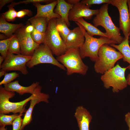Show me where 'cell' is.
Segmentation results:
<instances>
[{
	"label": "cell",
	"mask_w": 130,
	"mask_h": 130,
	"mask_svg": "<svg viewBox=\"0 0 130 130\" xmlns=\"http://www.w3.org/2000/svg\"><path fill=\"white\" fill-rule=\"evenodd\" d=\"M75 22L81 28L85 38L84 43L79 48V54L82 59L88 57L92 61L96 62L98 59V51L102 45L115 44L114 41L105 37L101 36L98 38L89 36L81 24L77 22Z\"/></svg>",
	"instance_id": "cell-1"
},
{
	"label": "cell",
	"mask_w": 130,
	"mask_h": 130,
	"mask_svg": "<svg viewBox=\"0 0 130 130\" xmlns=\"http://www.w3.org/2000/svg\"><path fill=\"white\" fill-rule=\"evenodd\" d=\"M109 4H104L99 9L98 13L93 19L92 22L96 27L99 26L105 30L108 38L116 44H119L124 40L120 33V29L113 23L108 13Z\"/></svg>",
	"instance_id": "cell-2"
},
{
	"label": "cell",
	"mask_w": 130,
	"mask_h": 130,
	"mask_svg": "<svg viewBox=\"0 0 130 130\" xmlns=\"http://www.w3.org/2000/svg\"><path fill=\"white\" fill-rule=\"evenodd\" d=\"M98 54L99 58L95 62L94 69L96 73L103 74L114 67L116 63L123 57L120 52L107 44L100 47Z\"/></svg>",
	"instance_id": "cell-3"
},
{
	"label": "cell",
	"mask_w": 130,
	"mask_h": 130,
	"mask_svg": "<svg viewBox=\"0 0 130 130\" xmlns=\"http://www.w3.org/2000/svg\"><path fill=\"white\" fill-rule=\"evenodd\" d=\"M56 59L66 68L68 75L74 73L84 75L88 70V67L80 56L79 48L68 49L64 54L57 57Z\"/></svg>",
	"instance_id": "cell-4"
},
{
	"label": "cell",
	"mask_w": 130,
	"mask_h": 130,
	"mask_svg": "<svg viewBox=\"0 0 130 130\" xmlns=\"http://www.w3.org/2000/svg\"><path fill=\"white\" fill-rule=\"evenodd\" d=\"M127 67H122L117 64L114 67L106 72L101 77L104 87L108 89L111 87L112 91L117 93L126 88L128 85L125 77Z\"/></svg>",
	"instance_id": "cell-5"
},
{
	"label": "cell",
	"mask_w": 130,
	"mask_h": 130,
	"mask_svg": "<svg viewBox=\"0 0 130 130\" xmlns=\"http://www.w3.org/2000/svg\"><path fill=\"white\" fill-rule=\"evenodd\" d=\"M37 88L33 94L26 99L18 102H13L9 99L13 97L15 92L6 90L2 85L0 86V113L5 114L10 112L14 114H22L25 112V106L27 103L32 99L35 95Z\"/></svg>",
	"instance_id": "cell-6"
},
{
	"label": "cell",
	"mask_w": 130,
	"mask_h": 130,
	"mask_svg": "<svg viewBox=\"0 0 130 130\" xmlns=\"http://www.w3.org/2000/svg\"><path fill=\"white\" fill-rule=\"evenodd\" d=\"M56 18H55L48 22L44 44L48 47L53 54L58 57L65 53L68 49L56 28Z\"/></svg>",
	"instance_id": "cell-7"
},
{
	"label": "cell",
	"mask_w": 130,
	"mask_h": 130,
	"mask_svg": "<svg viewBox=\"0 0 130 130\" xmlns=\"http://www.w3.org/2000/svg\"><path fill=\"white\" fill-rule=\"evenodd\" d=\"M53 54L46 45L41 44L35 51L31 59L27 63L26 66L31 68L39 64L47 63L52 64L62 69L65 70L64 66L54 58Z\"/></svg>",
	"instance_id": "cell-8"
},
{
	"label": "cell",
	"mask_w": 130,
	"mask_h": 130,
	"mask_svg": "<svg viewBox=\"0 0 130 130\" xmlns=\"http://www.w3.org/2000/svg\"><path fill=\"white\" fill-rule=\"evenodd\" d=\"M32 56L21 54L15 55L8 52L6 58L0 66V70L17 71L24 75H26L28 71L26 64L31 59Z\"/></svg>",
	"instance_id": "cell-9"
},
{
	"label": "cell",
	"mask_w": 130,
	"mask_h": 130,
	"mask_svg": "<svg viewBox=\"0 0 130 130\" xmlns=\"http://www.w3.org/2000/svg\"><path fill=\"white\" fill-rule=\"evenodd\" d=\"M110 4L116 7L118 10L119 28L126 38L129 36L130 32V16L127 0H112Z\"/></svg>",
	"instance_id": "cell-10"
},
{
	"label": "cell",
	"mask_w": 130,
	"mask_h": 130,
	"mask_svg": "<svg viewBox=\"0 0 130 130\" xmlns=\"http://www.w3.org/2000/svg\"><path fill=\"white\" fill-rule=\"evenodd\" d=\"M23 27L18 30L15 34L19 41L21 54L32 56L40 45L33 40L31 34L26 33L24 32Z\"/></svg>",
	"instance_id": "cell-11"
},
{
	"label": "cell",
	"mask_w": 130,
	"mask_h": 130,
	"mask_svg": "<svg viewBox=\"0 0 130 130\" xmlns=\"http://www.w3.org/2000/svg\"><path fill=\"white\" fill-rule=\"evenodd\" d=\"M41 87L39 85L37 88L36 94L30 101L29 107L26 112L22 122L20 130H23L25 127L30 123L32 120V114L33 109L35 105L41 102L49 103V95L47 94L41 92Z\"/></svg>",
	"instance_id": "cell-12"
},
{
	"label": "cell",
	"mask_w": 130,
	"mask_h": 130,
	"mask_svg": "<svg viewBox=\"0 0 130 130\" xmlns=\"http://www.w3.org/2000/svg\"><path fill=\"white\" fill-rule=\"evenodd\" d=\"M91 6L85 5L80 2L74 5L69 14V21H74L82 18L87 20L91 19L93 15H96L99 12V9H90V8Z\"/></svg>",
	"instance_id": "cell-13"
},
{
	"label": "cell",
	"mask_w": 130,
	"mask_h": 130,
	"mask_svg": "<svg viewBox=\"0 0 130 130\" xmlns=\"http://www.w3.org/2000/svg\"><path fill=\"white\" fill-rule=\"evenodd\" d=\"M71 30L65 43L68 50L79 48L84 43L85 38L83 32L79 26Z\"/></svg>",
	"instance_id": "cell-14"
},
{
	"label": "cell",
	"mask_w": 130,
	"mask_h": 130,
	"mask_svg": "<svg viewBox=\"0 0 130 130\" xmlns=\"http://www.w3.org/2000/svg\"><path fill=\"white\" fill-rule=\"evenodd\" d=\"M57 0L46 5L36 3L33 5L37 9V13L34 17H43L47 19L48 22L53 18H61L60 15L55 13L54 9L57 5Z\"/></svg>",
	"instance_id": "cell-15"
},
{
	"label": "cell",
	"mask_w": 130,
	"mask_h": 130,
	"mask_svg": "<svg viewBox=\"0 0 130 130\" xmlns=\"http://www.w3.org/2000/svg\"><path fill=\"white\" fill-rule=\"evenodd\" d=\"M79 130H90L92 117L87 110L82 106H78L74 113Z\"/></svg>",
	"instance_id": "cell-16"
},
{
	"label": "cell",
	"mask_w": 130,
	"mask_h": 130,
	"mask_svg": "<svg viewBox=\"0 0 130 130\" xmlns=\"http://www.w3.org/2000/svg\"><path fill=\"white\" fill-rule=\"evenodd\" d=\"M39 85V83L36 82L29 86H24L20 84L19 81L16 80L4 85V88L7 91L16 92L20 95H23L26 93H29L32 95L33 93L36 88Z\"/></svg>",
	"instance_id": "cell-17"
},
{
	"label": "cell",
	"mask_w": 130,
	"mask_h": 130,
	"mask_svg": "<svg viewBox=\"0 0 130 130\" xmlns=\"http://www.w3.org/2000/svg\"><path fill=\"white\" fill-rule=\"evenodd\" d=\"M57 3L54 12L60 15L61 18L69 26L70 24L68 18L69 14L74 5L67 3L65 0H57Z\"/></svg>",
	"instance_id": "cell-18"
},
{
	"label": "cell",
	"mask_w": 130,
	"mask_h": 130,
	"mask_svg": "<svg viewBox=\"0 0 130 130\" xmlns=\"http://www.w3.org/2000/svg\"><path fill=\"white\" fill-rule=\"evenodd\" d=\"M23 26L21 23L13 24L8 22L1 14L0 17V32L5 35L7 37L11 36L13 34Z\"/></svg>",
	"instance_id": "cell-19"
},
{
	"label": "cell",
	"mask_w": 130,
	"mask_h": 130,
	"mask_svg": "<svg viewBox=\"0 0 130 130\" xmlns=\"http://www.w3.org/2000/svg\"><path fill=\"white\" fill-rule=\"evenodd\" d=\"M129 36L124 38L123 41L119 44H110V46L118 50L123 56V61L128 63L129 65L127 69L130 70V47L129 45Z\"/></svg>",
	"instance_id": "cell-20"
},
{
	"label": "cell",
	"mask_w": 130,
	"mask_h": 130,
	"mask_svg": "<svg viewBox=\"0 0 130 130\" xmlns=\"http://www.w3.org/2000/svg\"><path fill=\"white\" fill-rule=\"evenodd\" d=\"M74 21L78 22L81 24L87 31V34L90 36L93 37L94 35H96L108 38L106 32H103L101 31L94 25L85 21L83 18L76 20Z\"/></svg>",
	"instance_id": "cell-21"
},
{
	"label": "cell",
	"mask_w": 130,
	"mask_h": 130,
	"mask_svg": "<svg viewBox=\"0 0 130 130\" xmlns=\"http://www.w3.org/2000/svg\"><path fill=\"white\" fill-rule=\"evenodd\" d=\"M28 21L35 29L40 32L45 33L49 22L46 18L33 17L29 19Z\"/></svg>",
	"instance_id": "cell-22"
},
{
	"label": "cell",
	"mask_w": 130,
	"mask_h": 130,
	"mask_svg": "<svg viewBox=\"0 0 130 130\" xmlns=\"http://www.w3.org/2000/svg\"><path fill=\"white\" fill-rule=\"evenodd\" d=\"M56 28L65 43L71 30L68 27L66 22L61 18H56Z\"/></svg>",
	"instance_id": "cell-23"
},
{
	"label": "cell",
	"mask_w": 130,
	"mask_h": 130,
	"mask_svg": "<svg viewBox=\"0 0 130 130\" xmlns=\"http://www.w3.org/2000/svg\"><path fill=\"white\" fill-rule=\"evenodd\" d=\"M8 52L14 54H21L19 41L16 35L10 42Z\"/></svg>",
	"instance_id": "cell-24"
},
{
	"label": "cell",
	"mask_w": 130,
	"mask_h": 130,
	"mask_svg": "<svg viewBox=\"0 0 130 130\" xmlns=\"http://www.w3.org/2000/svg\"><path fill=\"white\" fill-rule=\"evenodd\" d=\"M19 115V114H17L7 115L3 113H0V126L12 125L13 121Z\"/></svg>",
	"instance_id": "cell-25"
},
{
	"label": "cell",
	"mask_w": 130,
	"mask_h": 130,
	"mask_svg": "<svg viewBox=\"0 0 130 130\" xmlns=\"http://www.w3.org/2000/svg\"><path fill=\"white\" fill-rule=\"evenodd\" d=\"M15 36L13 35L10 37L0 41V53L1 56L5 59L7 55L10 42L12 39Z\"/></svg>",
	"instance_id": "cell-26"
},
{
	"label": "cell",
	"mask_w": 130,
	"mask_h": 130,
	"mask_svg": "<svg viewBox=\"0 0 130 130\" xmlns=\"http://www.w3.org/2000/svg\"><path fill=\"white\" fill-rule=\"evenodd\" d=\"M31 34L33 40L37 43L39 45L44 43L45 33L40 32L34 29Z\"/></svg>",
	"instance_id": "cell-27"
},
{
	"label": "cell",
	"mask_w": 130,
	"mask_h": 130,
	"mask_svg": "<svg viewBox=\"0 0 130 130\" xmlns=\"http://www.w3.org/2000/svg\"><path fill=\"white\" fill-rule=\"evenodd\" d=\"M19 76V74L16 72L6 73L3 79L0 82V85H5L9 83Z\"/></svg>",
	"instance_id": "cell-28"
},
{
	"label": "cell",
	"mask_w": 130,
	"mask_h": 130,
	"mask_svg": "<svg viewBox=\"0 0 130 130\" xmlns=\"http://www.w3.org/2000/svg\"><path fill=\"white\" fill-rule=\"evenodd\" d=\"M17 12L13 7L9 8V10L2 14L6 20L8 21H12L17 17Z\"/></svg>",
	"instance_id": "cell-29"
},
{
	"label": "cell",
	"mask_w": 130,
	"mask_h": 130,
	"mask_svg": "<svg viewBox=\"0 0 130 130\" xmlns=\"http://www.w3.org/2000/svg\"><path fill=\"white\" fill-rule=\"evenodd\" d=\"M54 0H26L20 1L18 2H12L10 4L7 6V7H13L15 6L21 4H28L29 3H32L33 4L36 3H40L41 2H47L50 3Z\"/></svg>",
	"instance_id": "cell-30"
},
{
	"label": "cell",
	"mask_w": 130,
	"mask_h": 130,
	"mask_svg": "<svg viewBox=\"0 0 130 130\" xmlns=\"http://www.w3.org/2000/svg\"><path fill=\"white\" fill-rule=\"evenodd\" d=\"M112 0H83L80 2L86 5L91 6L93 4H110Z\"/></svg>",
	"instance_id": "cell-31"
},
{
	"label": "cell",
	"mask_w": 130,
	"mask_h": 130,
	"mask_svg": "<svg viewBox=\"0 0 130 130\" xmlns=\"http://www.w3.org/2000/svg\"><path fill=\"white\" fill-rule=\"evenodd\" d=\"M22 114L19 115L13 121L12 124L13 130H20L21 128L23 119L21 117Z\"/></svg>",
	"instance_id": "cell-32"
},
{
	"label": "cell",
	"mask_w": 130,
	"mask_h": 130,
	"mask_svg": "<svg viewBox=\"0 0 130 130\" xmlns=\"http://www.w3.org/2000/svg\"><path fill=\"white\" fill-rule=\"evenodd\" d=\"M32 15V12L28 9H23L20 10L17 13V17L21 18L26 15L31 16Z\"/></svg>",
	"instance_id": "cell-33"
},
{
	"label": "cell",
	"mask_w": 130,
	"mask_h": 130,
	"mask_svg": "<svg viewBox=\"0 0 130 130\" xmlns=\"http://www.w3.org/2000/svg\"><path fill=\"white\" fill-rule=\"evenodd\" d=\"M24 32L26 33L31 34L34 29V27L31 24H27L23 27Z\"/></svg>",
	"instance_id": "cell-34"
},
{
	"label": "cell",
	"mask_w": 130,
	"mask_h": 130,
	"mask_svg": "<svg viewBox=\"0 0 130 130\" xmlns=\"http://www.w3.org/2000/svg\"><path fill=\"white\" fill-rule=\"evenodd\" d=\"M125 120L129 127V130H130V112H128L125 115Z\"/></svg>",
	"instance_id": "cell-35"
},
{
	"label": "cell",
	"mask_w": 130,
	"mask_h": 130,
	"mask_svg": "<svg viewBox=\"0 0 130 130\" xmlns=\"http://www.w3.org/2000/svg\"><path fill=\"white\" fill-rule=\"evenodd\" d=\"M13 0H0V10L6 4L10 2H12Z\"/></svg>",
	"instance_id": "cell-36"
},
{
	"label": "cell",
	"mask_w": 130,
	"mask_h": 130,
	"mask_svg": "<svg viewBox=\"0 0 130 130\" xmlns=\"http://www.w3.org/2000/svg\"><path fill=\"white\" fill-rule=\"evenodd\" d=\"M65 1L67 3L73 5L80 2V0H67Z\"/></svg>",
	"instance_id": "cell-37"
},
{
	"label": "cell",
	"mask_w": 130,
	"mask_h": 130,
	"mask_svg": "<svg viewBox=\"0 0 130 130\" xmlns=\"http://www.w3.org/2000/svg\"><path fill=\"white\" fill-rule=\"evenodd\" d=\"M0 78H1L3 76H4L5 74L6 73V71L4 70H0Z\"/></svg>",
	"instance_id": "cell-38"
},
{
	"label": "cell",
	"mask_w": 130,
	"mask_h": 130,
	"mask_svg": "<svg viewBox=\"0 0 130 130\" xmlns=\"http://www.w3.org/2000/svg\"><path fill=\"white\" fill-rule=\"evenodd\" d=\"M7 37L4 34H0V39L1 40H3L6 39L5 38Z\"/></svg>",
	"instance_id": "cell-39"
},
{
	"label": "cell",
	"mask_w": 130,
	"mask_h": 130,
	"mask_svg": "<svg viewBox=\"0 0 130 130\" xmlns=\"http://www.w3.org/2000/svg\"><path fill=\"white\" fill-rule=\"evenodd\" d=\"M128 85L130 86V73L128 75L126 78Z\"/></svg>",
	"instance_id": "cell-40"
},
{
	"label": "cell",
	"mask_w": 130,
	"mask_h": 130,
	"mask_svg": "<svg viewBox=\"0 0 130 130\" xmlns=\"http://www.w3.org/2000/svg\"><path fill=\"white\" fill-rule=\"evenodd\" d=\"M4 59V58L1 55L0 56V66L2 65Z\"/></svg>",
	"instance_id": "cell-41"
},
{
	"label": "cell",
	"mask_w": 130,
	"mask_h": 130,
	"mask_svg": "<svg viewBox=\"0 0 130 130\" xmlns=\"http://www.w3.org/2000/svg\"><path fill=\"white\" fill-rule=\"evenodd\" d=\"M127 3L129 8V12L130 16V0H127Z\"/></svg>",
	"instance_id": "cell-42"
},
{
	"label": "cell",
	"mask_w": 130,
	"mask_h": 130,
	"mask_svg": "<svg viewBox=\"0 0 130 130\" xmlns=\"http://www.w3.org/2000/svg\"><path fill=\"white\" fill-rule=\"evenodd\" d=\"M5 126H0V130H7V128L5 127Z\"/></svg>",
	"instance_id": "cell-43"
},
{
	"label": "cell",
	"mask_w": 130,
	"mask_h": 130,
	"mask_svg": "<svg viewBox=\"0 0 130 130\" xmlns=\"http://www.w3.org/2000/svg\"><path fill=\"white\" fill-rule=\"evenodd\" d=\"M129 36H130V33H129Z\"/></svg>",
	"instance_id": "cell-44"
}]
</instances>
